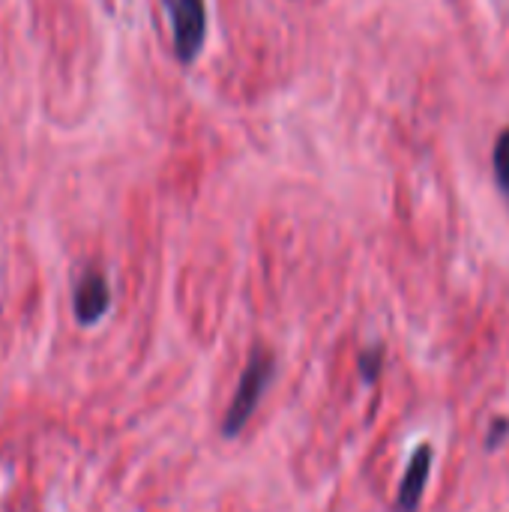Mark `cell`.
Masks as SVG:
<instances>
[{
    "label": "cell",
    "instance_id": "1",
    "mask_svg": "<svg viewBox=\"0 0 509 512\" xmlns=\"http://www.w3.org/2000/svg\"><path fill=\"white\" fill-rule=\"evenodd\" d=\"M273 369H276V360L270 351L264 348H255L246 360V369L240 375V384L234 390V399L225 411V420H222V435L225 438H234L246 429V423L252 420L255 408L261 405V396H264V387L270 384L273 378Z\"/></svg>",
    "mask_w": 509,
    "mask_h": 512
},
{
    "label": "cell",
    "instance_id": "4",
    "mask_svg": "<svg viewBox=\"0 0 509 512\" xmlns=\"http://www.w3.org/2000/svg\"><path fill=\"white\" fill-rule=\"evenodd\" d=\"M429 468H432V447H420L402 477L399 486V498H396V512H417L426 483H429Z\"/></svg>",
    "mask_w": 509,
    "mask_h": 512
},
{
    "label": "cell",
    "instance_id": "3",
    "mask_svg": "<svg viewBox=\"0 0 509 512\" xmlns=\"http://www.w3.org/2000/svg\"><path fill=\"white\" fill-rule=\"evenodd\" d=\"M108 306H111V288H108L105 276L96 273V270H87V273L78 279V285H75V300H72V309H75L78 324H84V327L96 324V321L108 312Z\"/></svg>",
    "mask_w": 509,
    "mask_h": 512
},
{
    "label": "cell",
    "instance_id": "2",
    "mask_svg": "<svg viewBox=\"0 0 509 512\" xmlns=\"http://www.w3.org/2000/svg\"><path fill=\"white\" fill-rule=\"evenodd\" d=\"M168 12L174 27V54L180 63H192L204 45L207 6L204 0H168Z\"/></svg>",
    "mask_w": 509,
    "mask_h": 512
},
{
    "label": "cell",
    "instance_id": "5",
    "mask_svg": "<svg viewBox=\"0 0 509 512\" xmlns=\"http://www.w3.org/2000/svg\"><path fill=\"white\" fill-rule=\"evenodd\" d=\"M492 162H495L498 189H501V195L507 198L509 204V129L501 132V138H498V144H495V153H492Z\"/></svg>",
    "mask_w": 509,
    "mask_h": 512
},
{
    "label": "cell",
    "instance_id": "6",
    "mask_svg": "<svg viewBox=\"0 0 509 512\" xmlns=\"http://www.w3.org/2000/svg\"><path fill=\"white\" fill-rule=\"evenodd\" d=\"M360 369H363V378H366V381H375V378H378V372H381V351H369V354H363Z\"/></svg>",
    "mask_w": 509,
    "mask_h": 512
}]
</instances>
